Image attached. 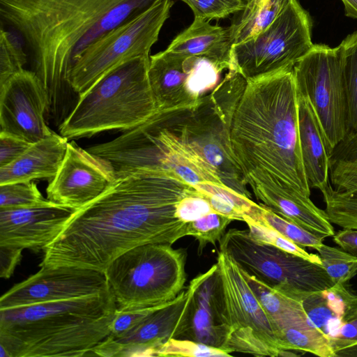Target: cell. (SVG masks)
I'll list each match as a JSON object with an SVG mask.
<instances>
[{
  "mask_svg": "<svg viewBox=\"0 0 357 357\" xmlns=\"http://www.w3.org/2000/svg\"><path fill=\"white\" fill-rule=\"evenodd\" d=\"M158 0H0V16L23 38L56 112L69 71L96 39Z\"/></svg>",
  "mask_w": 357,
  "mask_h": 357,
  "instance_id": "7a4b0ae2",
  "label": "cell"
},
{
  "mask_svg": "<svg viewBox=\"0 0 357 357\" xmlns=\"http://www.w3.org/2000/svg\"><path fill=\"white\" fill-rule=\"evenodd\" d=\"M173 4V0H158L86 47L68 73L72 90L79 96L112 69L135 58L150 56Z\"/></svg>",
  "mask_w": 357,
  "mask_h": 357,
  "instance_id": "ba28073f",
  "label": "cell"
},
{
  "mask_svg": "<svg viewBox=\"0 0 357 357\" xmlns=\"http://www.w3.org/2000/svg\"><path fill=\"white\" fill-rule=\"evenodd\" d=\"M234 220L218 213H211L188 222L187 236L198 242L197 253L202 255L207 244L215 245L226 233V229Z\"/></svg>",
  "mask_w": 357,
  "mask_h": 357,
  "instance_id": "d6a6232c",
  "label": "cell"
},
{
  "mask_svg": "<svg viewBox=\"0 0 357 357\" xmlns=\"http://www.w3.org/2000/svg\"><path fill=\"white\" fill-rule=\"evenodd\" d=\"M150 56L112 69L79 96L59 126L68 139L110 130L132 129L160 112L149 79Z\"/></svg>",
  "mask_w": 357,
  "mask_h": 357,
  "instance_id": "5b68a950",
  "label": "cell"
},
{
  "mask_svg": "<svg viewBox=\"0 0 357 357\" xmlns=\"http://www.w3.org/2000/svg\"><path fill=\"white\" fill-rule=\"evenodd\" d=\"M220 277L222 317L227 335L222 349L256 356H280L273 327L241 267L219 251L216 262Z\"/></svg>",
  "mask_w": 357,
  "mask_h": 357,
  "instance_id": "30bf717a",
  "label": "cell"
},
{
  "mask_svg": "<svg viewBox=\"0 0 357 357\" xmlns=\"http://www.w3.org/2000/svg\"><path fill=\"white\" fill-rule=\"evenodd\" d=\"M23 249L0 245V277L9 278L22 259Z\"/></svg>",
  "mask_w": 357,
  "mask_h": 357,
  "instance_id": "60d3db41",
  "label": "cell"
},
{
  "mask_svg": "<svg viewBox=\"0 0 357 357\" xmlns=\"http://www.w3.org/2000/svg\"><path fill=\"white\" fill-rule=\"evenodd\" d=\"M108 290L104 272L72 266H43L1 296L0 309L69 300Z\"/></svg>",
  "mask_w": 357,
  "mask_h": 357,
  "instance_id": "5bb4252c",
  "label": "cell"
},
{
  "mask_svg": "<svg viewBox=\"0 0 357 357\" xmlns=\"http://www.w3.org/2000/svg\"><path fill=\"white\" fill-rule=\"evenodd\" d=\"M230 141L248 185L310 196L299 144L293 69L247 80L232 116Z\"/></svg>",
  "mask_w": 357,
  "mask_h": 357,
  "instance_id": "3957f363",
  "label": "cell"
},
{
  "mask_svg": "<svg viewBox=\"0 0 357 357\" xmlns=\"http://www.w3.org/2000/svg\"><path fill=\"white\" fill-rule=\"evenodd\" d=\"M76 211L47 199L31 205L0 208V245L44 251Z\"/></svg>",
  "mask_w": 357,
  "mask_h": 357,
  "instance_id": "ac0fdd59",
  "label": "cell"
},
{
  "mask_svg": "<svg viewBox=\"0 0 357 357\" xmlns=\"http://www.w3.org/2000/svg\"><path fill=\"white\" fill-rule=\"evenodd\" d=\"M188 320L181 339L222 349L227 335L222 317V292L217 264L194 278Z\"/></svg>",
  "mask_w": 357,
  "mask_h": 357,
  "instance_id": "d6986e66",
  "label": "cell"
},
{
  "mask_svg": "<svg viewBox=\"0 0 357 357\" xmlns=\"http://www.w3.org/2000/svg\"><path fill=\"white\" fill-rule=\"evenodd\" d=\"M277 338L282 351H299L320 357H335L328 340L312 328L284 329L278 334Z\"/></svg>",
  "mask_w": 357,
  "mask_h": 357,
  "instance_id": "f546056e",
  "label": "cell"
},
{
  "mask_svg": "<svg viewBox=\"0 0 357 357\" xmlns=\"http://www.w3.org/2000/svg\"><path fill=\"white\" fill-rule=\"evenodd\" d=\"M321 264L335 284L349 285L357 275V256L341 248L322 244L317 250Z\"/></svg>",
  "mask_w": 357,
  "mask_h": 357,
  "instance_id": "4dcf8cb0",
  "label": "cell"
},
{
  "mask_svg": "<svg viewBox=\"0 0 357 357\" xmlns=\"http://www.w3.org/2000/svg\"><path fill=\"white\" fill-rule=\"evenodd\" d=\"M240 98V91L223 82L195 108L169 114L165 121L174 133L197 151L224 185L251 199L230 141L231 119Z\"/></svg>",
  "mask_w": 357,
  "mask_h": 357,
  "instance_id": "52a82bcc",
  "label": "cell"
},
{
  "mask_svg": "<svg viewBox=\"0 0 357 357\" xmlns=\"http://www.w3.org/2000/svg\"><path fill=\"white\" fill-rule=\"evenodd\" d=\"M242 273L268 317L276 337L284 329L311 328L307 323L300 298L302 291L294 290L284 294L263 283L243 270Z\"/></svg>",
  "mask_w": 357,
  "mask_h": 357,
  "instance_id": "d4e9b609",
  "label": "cell"
},
{
  "mask_svg": "<svg viewBox=\"0 0 357 357\" xmlns=\"http://www.w3.org/2000/svg\"><path fill=\"white\" fill-rule=\"evenodd\" d=\"M192 10L194 18L206 21L225 18L241 11L243 0H181Z\"/></svg>",
  "mask_w": 357,
  "mask_h": 357,
  "instance_id": "8d00e7d4",
  "label": "cell"
},
{
  "mask_svg": "<svg viewBox=\"0 0 357 357\" xmlns=\"http://www.w3.org/2000/svg\"><path fill=\"white\" fill-rule=\"evenodd\" d=\"M313 45L310 16L291 0L267 28L232 45L230 69L247 80L291 70Z\"/></svg>",
  "mask_w": 357,
  "mask_h": 357,
  "instance_id": "9c48e42d",
  "label": "cell"
},
{
  "mask_svg": "<svg viewBox=\"0 0 357 357\" xmlns=\"http://www.w3.org/2000/svg\"><path fill=\"white\" fill-rule=\"evenodd\" d=\"M256 199L273 212L324 240L335 234L324 210L297 192L261 184L250 186Z\"/></svg>",
  "mask_w": 357,
  "mask_h": 357,
  "instance_id": "44dd1931",
  "label": "cell"
},
{
  "mask_svg": "<svg viewBox=\"0 0 357 357\" xmlns=\"http://www.w3.org/2000/svg\"><path fill=\"white\" fill-rule=\"evenodd\" d=\"M232 44L229 28L212 25L209 21L194 18L165 50L179 56L206 57L230 69Z\"/></svg>",
  "mask_w": 357,
  "mask_h": 357,
  "instance_id": "cb8c5ba5",
  "label": "cell"
},
{
  "mask_svg": "<svg viewBox=\"0 0 357 357\" xmlns=\"http://www.w3.org/2000/svg\"><path fill=\"white\" fill-rule=\"evenodd\" d=\"M219 244L244 272L277 290L319 291L335 284L322 265L259 243L248 229H229Z\"/></svg>",
  "mask_w": 357,
  "mask_h": 357,
  "instance_id": "8fae6325",
  "label": "cell"
},
{
  "mask_svg": "<svg viewBox=\"0 0 357 357\" xmlns=\"http://www.w3.org/2000/svg\"><path fill=\"white\" fill-rule=\"evenodd\" d=\"M155 356L161 357H226L231 356V354L228 351L197 341L172 337L157 349Z\"/></svg>",
  "mask_w": 357,
  "mask_h": 357,
  "instance_id": "836d02e7",
  "label": "cell"
},
{
  "mask_svg": "<svg viewBox=\"0 0 357 357\" xmlns=\"http://www.w3.org/2000/svg\"><path fill=\"white\" fill-rule=\"evenodd\" d=\"M31 144L15 136L0 132V167L14 162Z\"/></svg>",
  "mask_w": 357,
  "mask_h": 357,
  "instance_id": "ab89813d",
  "label": "cell"
},
{
  "mask_svg": "<svg viewBox=\"0 0 357 357\" xmlns=\"http://www.w3.org/2000/svg\"><path fill=\"white\" fill-rule=\"evenodd\" d=\"M116 310L109 290L0 309V347L8 357L91 356L92 349L110 334Z\"/></svg>",
  "mask_w": 357,
  "mask_h": 357,
  "instance_id": "277c9868",
  "label": "cell"
},
{
  "mask_svg": "<svg viewBox=\"0 0 357 357\" xmlns=\"http://www.w3.org/2000/svg\"><path fill=\"white\" fill-rule=\"evenodd\" d=\"M194 188L204 197L215 212L234 220H242L257 205L251 199L243 196L224 185L200 183Z\"/></svg>",
  "mask_w": 357,
  "mask_h": 357,
  "instance_id": "4316f807",
  "label": "cell"
},
{
  "mask_svg": "<svg viewBox=\"0 0 357 357\" xmlns=\"http://www.w3.org/2000/svg\"><path fill=\"white\" fill-rule=\"evenodd\" d=\"M291 0H252L228 26L232 45L243 42L267 28Z\"/></svg>",
  "mask_w": 357,
  "mask_h": 357,
  "instance_id": "484cf974",
  "label": "cell"
},
{
  "mask_svg": "<svg viewBox=\"0 0 357 357\" xmlns=\"http://www.w3.org/2000/svg\"><path fill=\"white\" fill-rule=\"evenodd\" d=\"M346 154L348 157H357V146L349 145L346 149Z\"/></svg>",
  "mask_w": 357,
  "mask_h": 357,
  "instance_id": "f6af8a7d",
  "label": "cell"
},
{
  "mask_svg": "<svg viewBox=\"0 0 357 357\" xmlns=\"http://www.w3.org/2000/svg\"><path fill=\"white\" fill-rule=\"evenodd\" d=\"M162 305L125 310L117 309L110 326L109 335L113 337H119L123 335Z\"/></svg>",
  "mask_w": 357,
  "mask_h": 357,
  "instance_id": "f35d334b",
  "label": "cell"
},
{
  "mask_svg": "<svg viewBox=\"0 0 357 357\" xmlns=\"http://www.w3.org/2000/svg\"><path fill=\"white\" fill-rule=\"evenodd\" d=\"M333 241L342 249L357 256V229H344L333 236Z\"/></svg>",
  "mask_w": 357,
  "mask_h": 357,
  "instance_id": "b9f144b4",
  "label": "cell"
},
{
  "mask_svg": "<svg viewBox=\"0 0 357 357\" xmlns=\"http://www.w3.org/2000/svg\"><path fill=\"white\" fill-rule=\"evenodd\" d=\"M26 55L18 40L3 28L0 32V85L24 69Z\"/></svg>",
  "mask_w": 357,
  "mask_h": 357,
  "instance_id": "e575fe53",
  "label": "cell"
},
{
  "mask_svg": "<svg viewBox=\"0 0 357 357\" xmlns=\"http://www.w3.org/2000/svg\"><path fill=\"white\" fill-rule=\"evenodd\" d=\"M211 213H216L209 202L198 191L181 199L176 210V216L180 220L188 223Z\"/></svg>",
  "mask_w": 357,
  "mask_h": 357,
  "instance_id": "74e56055",
  "label": "cell"
},
{
  "mask_svg": "<svg viewBox=\"0 0 357 357\" xmlns=\"http://www.w3.org/2000/svg\"><path fill=\"white\" fill-rule=\"evenodd\" d=\"M116 179L106 161L68 142L61 165L47 188V199L78 210L101 195Z\"/></svg>",
  "mask_w": 357,
  "mask_h": 357,
  "instance_id": "e0dca14e",
  "label": "cell"
},
{
  "mask_svg": "<svg viewBox=\"0 0 357 357\" xmlns=\"http://www.w3.org/2000/svg\"><path fill=\"white\" fill-rule=\"evenodd\" d=\"M299 144L310 188L324 191L331 184L333 155L319 119L309 100L297 91Z\"/></svg>",
  "mask_w": 357,
  "mask_h": 357,
  "instance_id": "ffe728a7",
  "label": "cell"
},
{
  "mask_svg": "<svg viewBox=\"0 0 357 357\" xmlns=\"http://www.w3.org/2000/svg\"><path fill=\"white\" fill-rule=\"evenodd\" d=\"M245 217L273 228L302 248H311L317 250L323 244L322 238L281 217L261 203L257 204L252 213Z\"/></svg>",
  "mask_w": 357,
  "mask_h": 357,
  "instance_id": "f1b7e54d",
  "label": "cell"
},
{
  "mask_svg": "<svg viewBox=\"0 0 357 357\" xmlns=\"http://www.w3.org/2000/svg\"><path fill=\"white\" fill-rule=\"evenodd\" d=\"M347 95L348 135H357V31L339 45Z\"/></svg>",
  "mask_w": 357,
  "mask_h": 357,
  "instance_id": "83f0119b",
  "label": "cell"
},
{
  "mask_svg": "<svg viewBox=\"0 0 357 357\" xmlns=\"http://www.w3.org/2000/svg\"><path fill=\"white\" fill-rule=\"evenodd\" d=\"M344 6L345 15L357 19V0H341Z\"/></svg>",
  "mask_w": 357,
  "mask_h": 357,
  "instance_id": "7bdbcfd3",
  "label": "cell"
},
{
  "mask_svg": "<svg viewBox=\"0 0 357 357\" xmlns=\"http://www.w3.org/2000/svg\"><path fill=\"white\" fill-rule=\"evenodd\" d=\"M192 289L188 285L174 300L149 314L119 337L108 335L91 351V356H153L169 339H181L188 323Z\"/></svg>",
  "mask_w": 357,
  "mask_h": 357,
  "instance_id": "9a60e30c",
  "label": "cell"
},
{
  "mask_svg": "<svg viewBox=\"0 0 357 357\" xmlns=\"http://www.w3.org/2000/svg\"><path fill=\"white\" fill-rule=\"evenodd\" d=\"M252 0H243L245 6L248 4Z\"/></svg>",
  "mask_w": 357,
  "mask_h": 357,
  "instance_id": "7dc6e473",
  "label": "cell"
},
{
  "mask_svg": "<svg viewBox=\"0 0 357 357\" xmlns=\"http://www.w3.org/2000/svg\"><path fill=\"white\" fill-rule=\"evenodd\" d=\"M45 199L31 181L0 185V208L31 205Z\"/></svg>",
  "mask_w": 357,
  "mask_h": 357,
  "instance_id": "d590c367",
  "label": "cell"
},
{
  "mask_svg": "<svg viewBox=\"0 0 357 357\" xmlns=\"http://www.w3.org/2000/svg\"><path fill=\"white\" fill-rule=\"evenodd\" d=\"M50 101L35 71L25 69L0 85V132L33 144L52 135L45 113Z\"/></svg>",
  "mask_w": 357,
  "mask_h": 357,
  "instance_id": "2e32d148",
  "label": "cell"
},
{
  "mask_svg": "<svg viewBox=\"0 0 357 357\" xmlns=\"http://www.w3.org/2000/svg\"><path fill=\"white\" fill-rule=\"evenodd\" d=\"M354 158H357V157H354Z\"/></svg>",
  "mask_w": 357,
  "mask_h": 357,
  "instance_id": "c3c4849f",
  "label": "cell"
},
{
  "mask_svg": "<svg viewBox=\"0 0 357 357\" xmlns=\"http://www.w3.org/2000/svg\"><path fill=\"white\" fill-rule=\"evenodd\" d=\"M329 186L321 193L328 220L357 229V158L331 157Z\"/></svg>",
  "mask_w": 357,
  "mask_h": 357,
  "instance_id": "603a6c76",
  "label": "cell"
},
{
  "mask_svg": "<svg viewBox=\"0 0 357 357\" xmlns=\"http://www.w3.org/2000/svg\"><path fill=\"white\" fill-rule=\"evenodd\" d=\"M197 190L165 167L123 176L77 210L45 250L40 266H72L104 272L123 253L146 244L172 245L187 236L178 202Z\"/></svg>",
  "mask_w": 357,
  "mask_h": 357,
  "instance_id": "6da1fadb",
  "label": "cell"
},
{
  "mask_svg": "<svg viewBox=\"0 0 357 357\" xmlns=\"http://www.w3.org/2000/svg\"><path fill=\"white\" fill-rule=\"evenodd\" d=\"M243 221L248 227L250 236L255 241L322 265L319 255L307 252L303 248L298 245L273 228L249 217H245Z\"/></svg>",
  "mask_w": 357,
  "mask_h": 357,
  "instance_id": "1f68e13d",
  "label": "cell"
},
{
  "mask_svg": "<svg viewBox=\"0 0 357 357\" xmlns=\"http://www.w3.org/2000/svg\"><path fill=\"white\" fill-rule=\"evenodd\" d=\"M228 68L206 57L179 56L165 50L150 56L149 79L160 112L191 110L220 83Z\"/></svg>",
  "mask_w": 357,
  "mask_h": 357,
  "instance_id": "4fadbf2b",
  "label": "cell"
},
{
  "mask_svg": "<svg viewBox=\"0 0 357 357\" xmlns=\"http://www.w3.org/2000/svg\"><path fill=\"white\" fill-rule=\"evenodd\" d=\"M68 139L54 132L32 144L17 160L0 167V185L53 179L66 155Z\"/></svg>",
  "mask_w": 357,
  "mask_h": 357,
  "instance_id": "7402d4cb",
  "label": "cell"
},
{
  "mask_svg": "<svg viewBox=\"0 0 357 357\" xmlns=\"http://www.w3.org/2000/svg\"><path fill=\"white\" fill-rule=\"evenodd\" d=\"M297 91L312 105L332 154L348 135V104L340 47L313 45L294 66Z\"/></svg>",
  "mask_w": 357,
  "mask_h": 357,
  "instance_id": "7c38bea8",
  "label": "cell"
},
{
  "mask_svg": "<svg viewBox=\"0 0 357 357\" xmlns=\"http://www.w3.org/2000/svg\"><path fill=\"white\" fill-rule=\"evenodd\" d=\"M336 356H357V345L340 351Z\"/></svg>",
  "mask_w": 357,
  "mask_h": 357,
  "instance_id": "ee69618b",
  "label": "cell"
},
{
  "mask_svg": "<svg viewBox=\"0 0 357 357\" xmlns=\"http://www.w3.org/2000/svg\"><path fill=\"white\" fill-rule=\"evenodd\" d=\"M344 142L357 146V135L348 137Z\"/></svg>",
  "mask_w": 357,
  "mask_h": 357,
  "instance_id": "bcb514c9",
  "label": "cell"
},
{
  "mask_svg": "<svg viewBox=\"0 0 357 357\" xmlns=\"http://www.w3.org/2000/svg\"><path fill=\"white\" fill-rule=\"evenodd\" d=\"M186 252L168 244L135 247L114 259L104 273L117 309L151 307L168 303L186 281Z\"/></svg>",
  "mask_w": 357,
  "mask_h": 357,
  "instance_id": "8992f818",
  "label": "cell"
}]
</instances>
